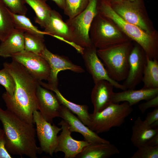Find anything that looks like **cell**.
Listing matches in <instances>:
<instances>
[{"label":"cell","instance_id":"cell-33","mask_svg":"<svg viewBox=\"0 0 158 158\" xmlns=\"http://www.w3.org/2000/svg\"><path fill=\"white\" fill-rule=\"evenodd\" d=\"M138 107L142 114H144L149 108L158 107V95L140 104Z\"/></svg>","mask_w":158,"mask_h":158},{"label":"cell","instance_id":"cell-3","mask_svg":"<svg viewBox=\"0 0 158 158\" xmlns=\"http://www.w3.org/2000/svg\"><path fill=\"white\" fill-rule=\"evenodd\" d=\"M98 13L112 21L130 38L135 41L152 59H158V44L157 39L137 25L130 23L120 17L110 4L99 0Z\"/></svg>","mask_w":158,"mask_h":158},{"label":"cell","instance_id":"cell-6","mask_svg":"<svg viewBox=\"0 0 158 158\" xmlns=\"http://www.w3.org/2000/svg\"><path fill=\"white\" fill-rule=\"evenodd\" d=\"M98 0H90L83 11L72 18H69L66 22L71 31L73 42L84 48L92 44L89 32L93 20L98 13Z\"/></svg>","mask_w":158,"mask_h":158},{"label":"cell","instance_id":"cell-14","mask_svg":"<svg viewBox=\"0 0 158 158\" xmlns=\"http://www.w3.org/2000/svg\"><path fill=\"white\" fill-rule=\"evenodd\" d=\"M58 125L61 126L62 131L58 136L57 144L54 153L63 152L64 158H75L85 147L90 144L86 140L74 139L71 135L72 132L69 129L68 124L63 119Z\"/></svg>","mask_w":158,"mask_h":158},{"label":"cell","instance_id":"cell-39","mask_svg":"<svg viewBox=\"0 0 158 158\" xmlns=\"http://www.w3.org/2000/svg\"><path fill=\"white\" fill-rule=\"evenodd\" d=\"M130 0L131 1H133L135 0Z\"/></svg>","mask_w":158,"mask_h":158},{"label":"cell","instance_id":"cell-8","mask_svg":"<svg viewBox=\"0 0 158 158\" xmlns=\"http://www.w3.org/2000/svg\"><path fill=\"white\" fill-rule=\"evenodd\" d=\"M110 4L114 10L124 20L151 33L147 19L144 13L145 8L143 0H122Z\"/></svg>","mask_w":158,"mask_h":158},{"label":"cell","instance_id":"cell-25","mask_svg":"<svg viewBox=\"0 0 158 158\" xmlns=\"http://www.w3.org/2000/svg\"><path fill=\"white\" fill-rule=\"evenodd\" d=\"M146 56V63L142 79L144 83L142 88H158V61L152 59Z\"/></svg>","mask_w":158,"mask_h":158},{"label":"cell","instance_id":"cell-13","mask_svg":"<svg viewBox=\"0 0 158 158\" xmlns=\"http://www.w3.org/2000/svg\"><path fill=\"white\" fill-rule=\"evenodd\" d=\"M40 56L48 63L50 68V74L47 81L48 83L58 87V75L62 71L69 70L77 73L84 72L80 66L73 63L67 57L54 54L46 47Z\"/></svg>","mask_w":158,"mask_h":158},{"label":"cell","instance_id":"cell-26","mask_svg":"<svg viewBox=\"0 0 158 158\" xmlns=\"http://www.w3.org/2000/svg\"><path fill=\"white\" fill-rule=\"evenodd\" d=\"M15 29L11 11L0 0V41L4 40Z\"/></svg>","mask_w":158,"mask_h":158},{"label":"cell","instance_id":"cell-38","mask_svg":"<svg viewBox=\"0 0 158 158\" xmlns=\"http://www.w3.org/2000/svg\"><path fill=\"white\" fill-rule=\"evenodd\" d=\"M105 2H106L107 3L110 4L111 3L118 1H119L122 0H100Z\"/></svg>","mask_w":158,"mask_h":158},{"label":"cell","instance_id":"cell-31","mask_svg":"<svg viewBox=\"0 0 158 158\" xmlns=\"http://www.w3.org/2000/svg\"><path fill=\"white\" fill-rule=\"evenodd\" d=\"M0 84L5 89L6 92L12 96L16 89L15 80L8 70L4 68L0 70Z\"/></svg>","mask_w":158,"mask_h":158},{"label":"cell","instance_id":"cell-37","mask_svg":"<svg viewBox=\"0 0 158 158\" xmlns=\"http://www.w3.org/2000/svg\"><path fill=\"white\" fill-rule=\"evenodd\" d=\"M54 1L60 8L63 10L65 0H51Z\"/></svg>","mask_w":158,"mask_h":158},{"label":"cell","instance_id":"cell-9","mask_svg":"<svg viewBox=\"0 0 158 158\" xmlns=\"http://www.w3.org/2000/svg\"><path fill=\"white\" fill-rule=\"evenodd\" d=\"M33 121L36 125V134L41 151L52 156L57 145V135L61 131V128L46 121L38 110L33 113Z\"/></svg>","mask_w":158,"mask_h":158},{"label":"cell","instance_id":"cell-18","mask_svg":"<svg viewBox=\"0 0 158 158\" xmlns=\"http://www.w3.org/2000/svg\"><path fill=\"white\" fill-rule=\"evenodd\" d=\"M40 84L43 87L53 91L60 104L77 116L78 117L86 126L89 127L90 123V114L88 112V107L86 105L75 104L67 99L61 94L58 87L53 86L42 81Z\"/></svg>","mask_w":158,"mask_h":158},{"label":"cell","instance_id":"cell-10","mask_svg":"<svg viewBox=\"0 0 158 158\" xmlns=\"http://www.w3.org/2000/svg\"><path fill=\"white\" fill-rule=\"evenodd\" d=\"M97 48L92 44L85 48L81 54L85 67L92 76L94 83L102 80H106L116 88L123 91L127 90L123 84L111 79L109 75L103 64L100 59L97 53Z\"/></svg>","mask_w":158,"mask_h":158},{"label":"cell","instance_id":"cell-21","mask_svg":"<svg viewBox=\"0 0 158 158\" xmlns=\"http://www.w3.org/2000/svg\"><path fill=\"white\" fill-rule=\"evenodd\" d=\"M118 148L110 142L90 143L77 155L76 158H107L119 154Z\"/></svg>","mask_w":158,"mask_h":158},{"label":"cell","instance_id":"cell-29","mask_svg":"<svg viewBox=\"0 0 158 158\" xmlns=\"http://www.w3.org/2000/svg\"><path fill=\"white\" fill-rule=\"evenodd\" d=\"M89 1L90 0H65L64 13L69 18H72L83 11Z\"/></svg>","mask_w":158,"mask_h":158},{"label":"cell","instance_id":"cell-1","mask_svg":"<svg viewBox=\"0 0 158 158\" xmlns=\"http://www.w3.org/2000/svg\"><path fill=\"white\" fill-rule=\"evenodd\" d=\"M3 66L13 76L16 83L12 96L6 91L2 95L6 109L23 121L33 124V113L38 110L36 91L39 81L23 66L13 59L11 62H4Z\"/></svg>","mask_w":158,"mask_h":158},{"label":"cell","instance_id":"cell-22","mask_svg":"<svg viewBox=\"0 0 158 158\" xmlns=\"http://www.w3.org/2000/svg\"><path fill=\"white\" fill-rule=\"evenodd\" d=\"M24 32L16 29L0 44V56L11 57L16 53L24 50Z\"/></svg>","mask_w":158,"mask_h":158},{"label":"cell","instance_id":"cell-34","mask_svg":"<svg viewBox=\"0 0 158 158\" xmlns=\"http://www.w3.org/2000/svg\"><path fill=\"white\" fill-rule=\"evenodd\" d=\"M12 157L5 148L4 132L3 129L0 127V158Z\"/></svg>","mask_w":158,"mask_h":158},{"label":"cell","instance_id":"cell-35","mask_svg":"<svg viewBox=\"0 0 158 158\" xmlns=\"http://www.w3.org/2000/svg\"><path fill=\"white\" fill-rule=\"evenodd\" d=\"M158 120V107L155 108L154 110L148 113L144 122L150 126L156 121Z\"/></svg>","mask_w":158,"mask_h":158},{"label":"cell","instance_id":"cell-20","mask_svg":"<svg viewBox=\"0 0 158 158\" xmlns=\"http://www.w3.org/2000/svg\"><path fill=\"white\" fill-rule=\"evenodd\" d=\"M44 28V31L48 35L61 37L69 42H73L72 35L68 25L63 21L61 15L55 10H52Z\"/></svg>","mask_w":158,"mask_h":158},{"label":"cell","instance_id":"cell-28","mask_svg":"<svg viewBox=\"0 0 158 158\" xmlns=\"http://www.w3.org/2000/svg\"><path fill=\"white\" fill-rule=\"evenodd\" d=\"M44 37L27 32L24 34V50L40 55L46 47Z\"/></svg>","mask_w":158,"mask_h":158},{"label":"cell","instance_id":"cell-40","mask_svg":"<svg viewBox=\"0 0 158 158\" xmlns=\"http://www.w3.org/2000/svg\"><path fill=\"white\" fill-rule=\"evenodd\" d=\"M45 0L46 1L47 0Z\"/></svg>","mask_w":158,"mask_h":158},{"label":"cell","instance_id":"cell-11","mask_svg":"<svg viewBox=\"0 0 158 158\" xmlns=\"http://www.w3.org/2000/svg\"><path fill=\"white\" fill-rule=\"evenodd\" d=\"M11 57L23 66L39 81L48 80L50 67L46 60L41 56L24 50L13 54Z\"/></svg>","mask_w":158,"mask_h":158},{"label":"cell","instance_id":"cell-27","mask_svg":"<svg viewBox=\"0 0 158 158\" xmlns=\"http://www.w3.org/2000/svg\"><path fill=\"white\" fill-rule=\"evenodd\" d=\"M13 22L15 28L24 32H27L37 35L44 37L47 34L39 30L32 23L25 15L16 14L11 12Z\"/></svg>","mask_w":158,"mask_h":158},{"label":"cell","instance_id":"cell-4","mask_svg":"<svg viewBox=\"0 0 158 158\" xmlns=\"http://www.w3.org/2000/svg\"><path fill=\"white\" fill-rule=\"evenodd\" d=\"M133 47L128 41L97 50L98 56L113 80L118 82L126 78L129 71L128 57Z\"/></svg>","mask_w":158,"mask_h":158},{"label":"cell","instance_id":"cell-30","mask_svg":"<svg viewBox=\"0 0 158 158\" xmlns=\"http://www.w3.org/2000/svg\"><path fill=\"white\" fill-rule=\"evenodd\" d=\"M138 150L131 158H158V145L151 146L146 144L137 148Z\"/></svg>","mask_w":158,"mask_h":158},{"label":"cell","instance_id":"cell-15","mask_svg":"<svg viewBox=\"0 0 158 158\" xmlns=\"http://www.w3.org/2000/svg\"><path fill=\"white\" fill-rule=\"evenodd\" d=\"M38 110L43 118L52 123L54 118L60 117L61 104L55 95L40 84L36 91Z\"/></svg>","mask_w":158,"mask_h":158},{"label":"cell","instance_id":"cell-32","mask_svg":"<svg viewBox=\"0 0 158 158\" xmlns=\"http://www.w3.org/2000/svg\"><path fill=\"white\" fill-rule=\"evenodd\" d=\"M12 13L25 15L27 8L23 0H1Z\"/></svg>","mask_w":158,"mask_h":158},{"label":"cell","instance_id":"cell-16","mask_svg":"<svg viewBox=\"0 0 158 158\" xmlns=\"http://www.w3.org/2000/svg\"><path fill=\"white\" fill-rule=\"evenodd\" d=\"M60 117L67 123L72 132L79 133L83 136L85 140L90 143L110 142L101 138L97 133L86 126L77 116L62 105H61Z\"/></svg>","mask_w":158,"mask_h":158},{"label":"cell","instance_id":"cell-7","mask_svg":"<svg viewBox=\"0 0 158 158\" xmlns=\"http://www.w3.org/2000/svg\"><path fill=\"white\" fill-rule=\"evenodd\" d=\"M109 19L98 13L94 19L89 32L92 44L100 49L128 40L122 37L119 30Z\"/></svg>","mask_w":158,"mask_h":158},{"label":"cell","instance_id":"cell-12","mask_svg":"<svg viewBox=\"0 0 158 158\" xmlns=\"http://www.w3.org/2000/svg\"><path fill=\"white\" fill-rule=\"evenodd\" d=\"M129 71L123 85L128 89H135L142 81L146 63V55L138 44L133 47L128 59Z\"/></svg>","mask_w":158,"mask_h":158},{"label":"cell","instance_id":"cell-24","mask_svg":"<svg viewBox=\"0 0 158 158\" xmlns=\"http://www.w3.org/2000/svg\"><path fill=\"white\" fill-rule=\"evenodd\" d=\"M34 11L36 23L44 28L49 18L52 9L46 3L45 0H23Z\"/></svg>","mask_w":158,"mask_h":158},{"label":"cell","instance_id":"cell-17","mask_svg":"<svg viewBox=\"0 0 158 158\" xmlns=\"http://www.w3.org/2000/svg\"><path fill=\"white\" fill-rule=\"evenodd\" d=\"M114 87L106 80H100L95 83L91 95L94 108L93 113L100 111L112 103Z\"/></svg>","mask_w":158,"mask_h":158},{"label":"cell","instance_id":"cell-19","mask_svg":"<svg viewBox=\"0 0 158 158\" xmlns=\"http://www.w3.org/2000/svg\"><path fill=\"white\" fill-rule=\"evenodd\" d=\"M158 95V88L144 89L139 90L128 89L121 92H114L112 103H118L126 102L132 106L142 100H147Z\"/></svg>","mask_w":158,"mask_h":158},{"label":"cell","instance_id":"cell-2","mask_svg":"<svg viewBox=\"0 0 158 158\" xmlns=\"http://www.w3.org/2000/svg\"><path fill=\"white\" fill-rule=\"evenodd\" d=\"M0 121L5 138V148L11 155L37 158L41 151L36 144L33 124L21 120L7 109L0 107Z\"/></svg>","mask_w":158,"mask_h":158},{"label":"cell","instance_id":"cell-5","mask_svg":"<svg viewBox=\"0 0 158 158\" xmlns=\"http://www.w3.org/2000/svg\"><path fill=\"white\" fill-rule=\"evenodd\" d=\"M133 111L126 102L121 104L112 103L100 111L90 114L89 128L97 134L108 131L113 127L121 126Z\"/></svg>","mask_w":158,"mask_h":158},{"label":"cell","instance_id":"cell-36","mask_svg":"<svg viewBox=\"0 0 158 158\" xmlns=\"http://www.w3.org/2000/svg\"><path fill=\"white\" fill-rule=\"evenodd\" d=\"M145 144L151 146L158 145V133L148 140Z\"/></svg>","mask_w":158,"mask_h":158},{"label":"cell","instance_id":"cell-23","mask_svg":"<svg viewBox=\"0 0 158 158\" xmlns=\"http://www.w3.org/2000/svg\"><path fill=\"white\" fill-rule=\"evenodd\" d=\"M158 133V128H152L139 116L132 127L130 140L134 145L138 148Z\"/></svg>","mask_w":158,"mask_h":158}]
</instances>
